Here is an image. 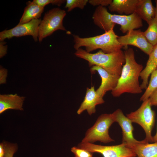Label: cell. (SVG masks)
<instances>
[{
  "label": "cell",
  "mask_w": 157,
  "mask_h": 157,
  "mask_svg": "<svg viewBox=\"0 0 157 157\" xmlns=\"http://www.w3.org/2000/svg\"><path fill=\"white\" fill-rule=\"evenodd\" d=\"M44 10V7L40 6L33 1H28L18 24L28 23L33 19H38Z\"/></svg>",
  "instance_id": "obj_19"
},
{
  "label": "cell",
  "mask_w": 157,
  "mask_h": 157,
  "mask_svg": "<svg viewBox=\"0 0 157 157\" xmlns=\"http://www.w3.org/2000/svg\"><path fill=\"white\" fill-rule=\"evenodd\" d=\"M124 53L125 63L117 85L111 91L112 95L115 97H119L124 93L137 94L142 92L139 85V78L143 66L136 62L132 48H127Z\"/></svg>",
  "instance_id": "obj_1"
},
{
  "label": "cell",
  "mask_w": 157,
  "mask_h": 157,
  "mask_svg": "<svg viewBox=\"0 0 157 157\" xmlns=\"http://www.w3.org/2000/svg\"><path fill=\"white\" fill-rule=\"evenodd\" d=\"M41 21L40 19H34L28 23L17 24L10 29L5 30L0 33V41H3L6 39L14 37L31 35L34 40L37 41L38 37V27Z\"/></svg>",
  "instance_id": "obj_9"
},
{
  "label": "cell",
  "mask_w": 157,
  "mask_h": 157,
  "mask_svg": "<svg viewBox=\"0 0 157 157\" xmlns=\"http://www.w3.org/2000/svg\"><path fill=\"white\" fill-rule=\"evenodd\" d=\"M92 18L95 24L105 32L114 28L116 24L120 26V30L123 33L143 26L142 19L135 12L129 15L112 14L105 7L101 6L96 8Z\"/></svg>",
  "instance_id": "obj_2"
},
{
  "label": "cell",
  "mask_w": 157,
  "mask_h": 157,
  "mask_svg": "<svg viewBox=\"0 0 157 157\" xmlns=\"http://www.w3.org/2000/svg\"><path fill=\"white\" fill-rule=\"evenodd\" d=\"M135 12L148 24L155 18V7L151 0H139Z\"/></svg>",
  "instance_id": "obj_18"
},
{
  "label": "cell",
  "mask_w": 157,
  "mask_h": 157,
  "mask_svg": "<svg viewBox=\"0 0 157 157\" xmlns=\"http://www.w3.org/2000/svg\"><path fill=\"white\" fill-rule=\"evenodd\" d=\"M5 153V149L3 143L0 144V157H4Z\"/></svg>",
  "instance_id": "obj_30"
},
{
  "label": "cell",
  "mask_w": 157,
  "mask_h": 157,
  "mask_svg": "<svg viewBox=\"0 0 157 157\" xmlns=\"http://www.w3.org/2000/svg\"><path fill=\"white\" fill-rule=\"evenodd\" d=\"M144 68L140 73V76L142 80L140 85L142 90L146 89L148 85V78L151 73L157 69V44L153 47Z\"/></svg>",
  "instance_id": "obj_16"
},
{
  "label": "cell",
  "mask_w": 157,
  "mask_h": 157,
  "mask_svg": "<svg viewBox=\"0 0 157 157\" xmlns=\"http://www.w3.org/2000/svg\"><path fill=\"white\" fill-rule=\"evenodd\" d=\"M64 0H34L33 1L40 6L44 7L49 4L60 6L65 1Z\"/></svg>",
  "instance_id": "obj_25"
},
{
  "label": "cell",
  "mask_w": 157,
  "mask_h": 157,
  "mask_svg": "<svg viewBox=\"0 0 157 157\" xmlns=\"http://www.w3.org/2000/svg\"><path fill=\"white\" fill-rule=\"evenodd\" d=\"M112 1V0H90L89 3L94 6H101L103 7L109 6Z\"/></svg>",
  "instance_id": "obj_26"
},
{
  "label": "cell",
  "mask_w": 157,
  "mask_h": 157,
  "mask_svg": "<svg viewBox=\"0 0 157 157\" xmlns=\"http://www.w3.org/2000/svg\"><path fill=\"white\" fill-rule=\"evenodd\" d=\"M149 83L146 90L141 97L140 101H144L149 99L152 93L157 88V69L151 74Z\"/></svg>",
  "instance_id": "obj_21"
},
{
  "label": "cell",
  "mask_w": 157,
  "mask_h": 157,
  "mask_svg": "<svg viewBox=\"0 0 157 157\" xmlns=\"http://www.w3.org/2000/svg\"><path fill=\"white\" fill-rule=\"evenodd\" d=\"M77 147L92 153L97 152L104 157H131L136 156L135 153L123 143L115 145L103 146L81 142Z\"/></svg>",
  "instance_id": "obj_8"
},
{
  "label": "cell",
  "mask_w": 157,
  "mask_h": 157,
  "mask_svg": "<svg viewBox=\"0 0 157 157\" xmlns=\"http://www.w3.org/2000/svg\"><path fill=\"white\" fill-rule=\"evenodd\" d=\"M88 2V0H67L65 8L67 9L68 12L76 8L83 9Z\"/></svg>",
  "instance_id": "obj_22"
},
{
  "label": "cell",
  "mask_w": 157,
  "mask_h": 157,
  "mask_svg": "<svg viewBox=\"0 0 157 157\" xmlns=\"http://www.w3.org/2000/svg\"><path fill=\"white\" fill-rule=\"evenodd\" d=\"M74 43V48L76 50L82 47L85 50L90 53L98 49H100L105 53H110L121 49L123 47L118 40V36L113 28L101 35L88 38H82L73 35Z\"/></svg>",
  "instance_id": "obj_4"
},
{
  "label": "cell",
  "mask_w": 157,
  "mask_h": 157,
  "mask_svg": "<svg viewBox=\"0 0 157 157\" xmlns=\"http://www.w3.org/2000/svg\"><path fill=\"white\" fill-rule=\"evenodd\" d=\"M115 122L118 123L122 131V142L127 145L147 142L144 140L139 141L135 139L133 136L134 128L132 122L130 119L126 116L122 111L118 109L112 113Z\"/></svg>",
  "instance_id": "obj_11"
},
{
  "label": "cell",
  "mask_w": 157,
  "mask_h": 157,
  "mask_svg": "<svg viewBox=\"0 0 157 157\" xmlns=\"http://www.w3.org/2000/svg\"><path fill=\"white\" fill-rule=\"evenodd\" d=\"M149 99L151 106H157V88L152 93Z\"/></svg>",
  "instance_id": "obj_28"
},
{
  "label": "cell",
  "mask_w": 157,
  "mask_h": 157,
  "mask_svg": "<svg viewBox=\"0 0 157 157\" xmlns=\"http://www.w3.org/2000/svg\"><path fill=\"white\" fill-rule=\"evenodd\" d=\"M138 157L137 156H133V157Z\"/></svg>",
  "instance_id": "obj_33"
},
{
  "label": "cell",
  "mask_w": 157,
  "mask_h": 157,
  "mask_svg": "<svg viewBox=\"0 0 157 157\" xmlns=\"http://www.w3.org/2000/svg\"><path fill=\"white\" fill-rule=\"evenodd\" d=\"M66 14L65 11L57 8L45 14L38 27V38L40 42L57 30L66 31L63 22Z\"/></svg>",
  "instance_id": "obj_7"
},
{
  "label": "cell",
  "mask_w": 157,
  "mask_h": 157,
  "mask_svg": "<svg viewBox=\"0 0 157 157\" xmlns=\"http://www.w3.org/2000/svg\"><path fill=\"white\" fill-rule=\"evenodd\" d=\"M153 142H157V125L156 133L154 136H153Z\"/></svg>",
  "instance_id": "obj_31"
},
{
  "label": "cell",
  "mask_w": 157,
  "mask_h": 157,
  "mask_svg": "<svg viewBox=\"0 0 157 157\" xmlns=\"http://www.w3.org/2000/svg\"><path fill=\"white\" fill-rule=\"evenodd\" d=\"M6 42L3 41H0V57L2 58L5 56L7 53V46L5 44Z\"/></svg>",
  "instance_id": "obj_29"
},
{
  "label": "cell",
  "mask_w": 157,
  "mask_h": 157,
  "mask_svg": "<svg viewBox=\"0 0 157 157\" xmlns=\"http://www.w3.org/2000/svg\"><path fill=\"white\" fill-rule=\"evenodd\" d=\"M74 54L76 57L88 61L90 67L97 66L111 74L120 76L125 63L124 53L121 49L110 53H105L100 50L92 53L80 48Z\"/></svg>",
  "instance_id": "obj_3"
},
{
  "label": "cell",
  "mask_w": 157,
  "mask_h": 157,
  "mask_svg": "<svg viewBox=\"0 0 157 157\" xmlns=\"http://www.w3.org/2000/svg\"><path fill=\"white\" fill-rule=\"evenodd\" d=\"M115 122L112 113L101 115L93 125L87 131L82 142L92 143L97 141L104 143L114 142L109 135V129Z\"/></svg>",
  "instance_id": "obj_5"
},
{
  "label": "cell",
  "mask_w": 157,
  "mask_h": 157,
  "mask_svg": "<svg viewBox=\"0 0 157 157\" xmlns=\"http://www.w3.org/2000/svg\"><path fill=\"white\" fill-rule=\"evenodd\" d=\"M148 24L144 34L148 42L154 46L157 44V19L155 17Z\"/></svg>",
  "instance_id": "obj_20"
},
{
  "label": "cell",
  "mask_w": 157,
  "mask_h": 157,
  "mask_svg": "<svg viewBox=\"0 0 157 157\" xmlns=\"http://www.w3.org/2000/svg\"><path fill=\"white\" fill-rule=\"evenodd\" d=\"M7 74V70L1 67H0V84H4L6 83Z\"/></svg>",
  "instance_id": "obj_27"
},
{
  "label": "cell",
  "mask_w": 157,
  "mask_h": 157,
  "mask_svg": "<svg viewBox=\"0 0 157 157\" xmlns=\"http://www.w3.org/2000/svg\"><path fill=\"white\" fill-rule=\"evenodd\" d=\"M156 6L155 7V17L157 19V0L155 1Z\"/></svg>",
  "instance_id": "obj_32"
},
{
  "label": "cell",
  "mask_w": 157,
  "mask_h": 157,
  "mask_svg": "<svg viewBox=\"0 0 157 157\" xmlns=\"http://www.w3.org/2000/svg\"><path fill=\"white\" fill-rule=\"evenodd\" d=\"M3 143L5 150L4 157H13L18 149L17 144L6 142Z\"/></svg>",
  "instance_id": "obj_23"
},
{
  "label": "cell",
  "mask_w": 157,
  "mask_h": 157,
  "mask_svg": "<svg viewBox=\"0 0 157 157\" xmlns=\"http://www.w3.org/2000/svg\"><path fill=\"white\" fill-rule=\"evenodd\" d=\"M103 97L99 95L95 90L94 85L90 88L87 87L85 96L83 102L77 111L78 115L81 114L86 110L90 115L95 113L96 106L104 102Z\"/></svg>",
  "instance_id": "obj_13"
},
{
  "label": "cell",
  "mask_w": 157,
  "mask_h": 157,
  "mask_svg": "<svg viewBox=\"0 0 157 157\" xmlns=\"http://www.w3.org/2000/svg\"><path fill=\"white\" fill-rule=\"evenodd\" d=\"M139 0H113L108 6L109 10L120 14L131 15L135 12Z\"/></svg>",
  "instance_id": "obj_15"
},
{
  "label": "cell",
  "mask_w": 157,
  "mask_h": 157,
  "mask_svg": "<svg viewBox=\"0 0 157 157\" xmlns=\"http://www.w3.org/2000/svg\"><path fill=\"white\" fill-rule=\"evenodd\" d=\"M90 70L92 74L97 72L101 77V84L96 90L97 93L101 96L103 97L107 92L112 91L116 87L120 76L111 74L96 65L91 67Z\"/></svg>",
  "instance_id": "obj_12"
},
{
  "label": "cell",
  "mask_w": 157,
  "mask_h": 157,
  "mask_svg": "<svg viewBox=\"0 0 157 157\" xmlns=\"http://www.w3.org/2000/svg\"><path fill=\"white\" fill-rule=\"evenodd\" d=\"M25 97L17 94L0 95V114L8 109L23 110Z\"/></svg>",
  "instance_id": "obj_14"
},
{
  "label": "cell",
  "mask_w": 157,
  "mask_h": 157,
  "mask_svg": "<svg viewBox=\"0 0 157 157\" xmlns=\"http://www.w3.org/2000/svg\"><path fill=\"white\" fill-rule=\"evenodd\" d=\"M126 145L133 150L138 157H157V142Z\"/></svg>",
  "instance_id": "obj_17"
},
{
  "label": "cell",
  "mask_w": 157,
  "mask_h": 157,
  "mask_svg": "<svg viewBox=\"0 0 157 157\" xmlns=\"http://www.w3.org/2000/svg\"><path fill=\"white\" fill-rule=\"evenodd\" d=\"M118 40L125 48L128 45L137 47L146 54L149 55L152 51L153 46L149 43L145 37L144 32L140 30H133L127 33L125 35L118 36Z\"/></svg>",
  "instance_id": "obj_10"
},
{
  "label": "cell",
  "mask_w": 157,
  "mask_h": 157,
  "mask_svg": "<svg viewBox=\"0 0 157 157\" xmlns=\"http://www.w3.org/2000/svg\"><path fill=\"white\" fill-rule=\"evenodd\" d=\"M151 106L149 98L143 101L137 110L126 116L132 123H137L142 127L146 134L144 140L147 143L153 142L151 133L155 124V113Z\"/></svg>",
  "instance_id": "obj_6"
},
{
  "label": "cell",
  "mask_w": 157,
  "mask_h": 157,
  "mask_svg": "<svg viewBox=\"0 0 157 157\" xmlns=\"http://www.w3.org/2000/svg\"><path fill=\"white\" fill-rule=\"evenodd\" d=\"M71 151L74 154L75 157H93L92 153L77 147H72Z\"/></svg>",
  "instance_id": "obj_24"
}]
</instances>
